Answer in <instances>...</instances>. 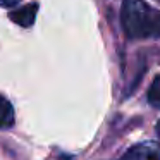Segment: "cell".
Instances as JSON below:
<instances>
[{"instance_id":"cell-3","label":"cell","mask_w":160,"mask_h":160,"mask_svg":"<svg viewBox=\"0 0 160 160\" xmlns=\"http://www.w3.org/2000/svg\"><path fill=\"white\" fill-rule=\"evenodd\" d=\"M36 12H38V4H26L22 7H19L18 11H12L9 14L12 22L22 26V28H31L35 24V19H36Z\"/></svg>"},{"instance_id":"cell-5","label":"cell","mask_w":160,"mask_h":160,"mask_svg":"<svg viewBox=\"0 0 160 160\" xmlns=\"http://www.w3.org/2000/svg\"><path fill=\"white\" fill-rule=\"evenodd\" d=\"M146 98H148V103L155 108H160V74L155 76V79L152 81L148 88V93H146Z\"/></svg>"},{"instance_id":"cell-7","label":"cell","mask_w":160,"mask_h":160,"mask_svg":"<svg viewBox=\"0 0 160 160\" xmlns=\"http://www.w3.org/2000/svg\"><path fill=\"white\" fill-rule=\"evenodd\" d=\"M155 131H157V136H158V139H160V121L157 122V128H155Z\"/></svg>"},{"instance_id":"cell-4","label":"cell","mask_w":160,"mask_h":160,"mask_svg":"<svg viewBox=\"0 0 160 160\" xmlns=\"http://www.w3.org/2000/svg\"><path fill=\"white\" fill-rule=\"evenodd\" d=\"M14 122H16L14 107L4 95H0V131L11 129L14 126Z\"/></svg>"},{"instance_id":"cell-6","label":"cell","mask_w":160,"mask_h":160,"mask_svg":"<svg viewBox=\"0 0 160 160\" xmlns=\"http://www.w3.org/2000/svg\"><path fill=\"white\" fill-rule=\"evenodd\" d=\"M22 0H0V7H5V9H11V7H16L19 5Z\"/></svg>"},{"instance_id":"cell-2","label":"cell","mask_w":160,"mask_h":160,"mask_svg":"<svg viewBox=\"0 0 160 160\" xmlns=\"http://www.w3.org/2000/svg\"><path fill=\"white\" fill-rule=\"evenodd\" d=\"M119 160H160V145L157 141H141L126 150Z\"/></svg>"},{"instance_id":"cell-1","label":"cell","mask_w":160,"mask_h":160,"mask_svg":"<svg viewBox=\"0 0 160 160\" xmlns=\"http://www.w3.org/2000/svg\"><path fill=\"white\" fill-rule=\"evenodd\" d=\"M121 24L131 40L160 38V11L145 0H124L121 7Z\"/></svg>"}]
</instances>
